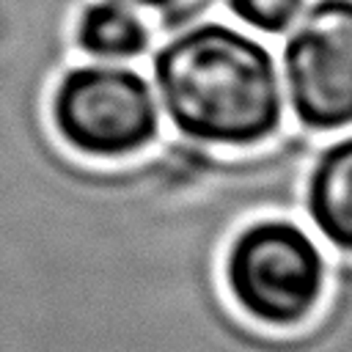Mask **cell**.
<instances>
[{
    "label": "cell",
    "mask_w": 352,
    "mask_h": 352,
    "mask_svg": "<svg viewBox=\"0 0 352 352\" xmlns=\"http://www.w3.org/2000/svg\"><path fill=\"white\" fill-rule=\"evenodd\" d=\"M154 94L173 129L212 148H258L280 132L286 96L270 47L226 22L170 36L151 63Z\"/></svg>",
    "instance_id": "6da1fadb"
},
{
    "label": "cell",
    "mask_w": 352,
    "mask_h": 352,
    "mask_svg": "<svg viewBox=\"0 0 352 352\" xmlns=\"http://www.w3.org/2000/svg\"><path fill=\"white\" fill-rule=\"evenodd\" d=\"M327 258L319 242L289 217L245 223L223 253V283L236 311L267 330H300L327 294Z\"/></svg>",
    "instance_id": "7a4b0ae2"
},
{
    "label": "cell",
    "mask_w": 352,
    "mask_h": 352,
    "mask_svg": "<svg viewBox=\"0 0 352 352\" xmlns=\"http://www.w3.org/2000/svg\"><path fill=\"white\" fill-rule=\"evenodd\" d=\"M55 138L91 162H126L162 135V107L146 74L126 63H77L50 91Z\"/></svg>",
    "instance_id": "3957f363"
},
{
    "label": "cell",
    "mask_w": 352,
    "mask_h": 352,
    "mask_svg": "<svg viewBox=\"0 0 352 352\" xmlns=\"http://www.w3.org/2000/svg\"><path fill=\"white\" fill-rule=\"evenodd\" d=\"M286 107L311 132L352 126V0H314L280 50Z\"/></svg>",
    "instance_id": "277c9868"
},
{
    "label": "cell",
    "mask_w": 352,
    "mask_h": 352,
    "mask_svg": "<svg viewBox=\"0 0 352 352\" xmlns=\"http://www.w3.org/2000/svg\"><path fill=\"white\" fill-rule=\"evenodd\" d=\"M302 204L316 234L352 256V135L319 151L305 179Z\"/></svg>",
    "instance_id": "5b68a950"
},
{
    "label": "cell",
    "mask_w": 352,
    "mask_h": 352,
    "mask_svg": "<svg viewBox=\"0 0 352 352\" xmlns=\"http://www.w3.org/2000/svg\"><path fill=\"white\" fill-rule=\"evenodd\" d=\"M72 38L88 60L129 63L148 52L151 28L140 11L118 0H91L77 11Z\"/></svg>",
    "instance_id": "8992f818"
},
{
    "label": "cell",
    "mask_w": 352,
    "mask_h": 352,
    "mask_svg": "<svg viewBox=\"0 0 352 352\" xmlns=\"http://www.w3.org/2000/svg\"><path fill=\"white\" fill-rule=\"evenodd\" d=\"M226 11L264 36H283L300 19L308 0H223Z\"/></svg>",
    "instance_id": "52a82bcc"
},
{
    "label": "cell",
    "mask_w": 352,
    "mask_h": 352,
    "mask_svg": "<svg viewBox=\"0 0 352 352\" xmlns=\"http://www.w3.org/2000/svg\"><path fill=\"white\" fill-rule=\"evenodd\" d=\"M118 3H124V6H129V8H135V11H151V14H168V11H176L182 3H187V0H118Z\"/></svg>",
    "instance_id": "ba28073f"
}]
</instances>
